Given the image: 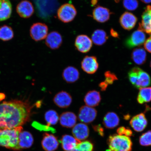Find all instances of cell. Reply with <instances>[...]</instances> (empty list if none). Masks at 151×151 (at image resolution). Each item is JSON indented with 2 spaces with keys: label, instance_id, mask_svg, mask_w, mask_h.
<instances>
[{
  "label": "cell",
  "instance_id": "cell-31",
  "mask_svg": "<svg viewBox=\"0 0 151 151\" xmlns=\"http://www.w3.org/2000/svg\"><path fill=\"white\" fill-rule=\"evenodd\" d=\"M14 37V32L9 26L4 25L0 27V39L4 41H9Z\"/></svg>",
  "mask_w": 151,
  "mask_h": 151
},
{
  "label": "cell",
  "instance_id": "cell-2",
  "mask_svg": "<svg viewBox=\"0 0 151 151\" xmlns=\"http://www.w3.org/2000/svg\"><path fill=\"white\" fill-rule=\"evenodd\" d=\"M23 129L22 126L13 129L0 130V146L15 150H19L18 146L19 134Z\"/></svg>",
  "mask_w": 151,
  "mask_h": 151
},
{
  "label": "cell",
  "instance_id": "cell-7",
  "mask_svg": "<svg viewBox=\"0 0 151 151\" xmlns=\"http://www.w3.org/2000/svg\"><path fill=\"white\" fill-rule=\"evenodd\" d=\"M97 114V110L93 107L83 106L79 109L78 119L83 123L90 124L95 119Z\"/></svg>",
  "mask_w": 151,
  "mask_h": 151
},
{
  "label": "cell",
  "instance_id": "cell-44",
  "mask_svg": "<svg viewBox=\"0 0 151 151\" xmlns=\"http://www.w3.org/2000/svg\"><path fill=\"white\" fill-rule=\"evenodd\" d=\"M97 0H92L91 1L92 4L93 5H96L97 2Z\"/></svg>",
  "mask_w": 151,
  "mask_h": 151
},
{
  "label": "cell",
  "instance_id": "cell-29",
  "mask_svg": "<svg viewBox=\"0 0 151 151\" xmlns=\"http://www.w3.org/2000/svg\"><path fill=\"white\" fill-rule=\"evenodd\" d=\"M137 100L141 104L151 101V87L139 88Z\"/></svg>",
  "mask_w": 151,
  "mask_h": 151
},
{
  "label": "cell",
  "instance_id": "cell-6",
  "mask_svg": "<svg viewBox=\"0 0 151 151\" xmlns=\"http://www.w3.org/2000/svg\"><path fill=\"white\" fill-rule=\"evenodd\" d=\"M48 30V26L46 24L37 22L31 26L30 30V35L33 40L40 41L46 38Z\"/></svg>",
  "mask_w": 151,
  "mask_h": 151
},
{
  "label": "cell",
  "instance_id": "cell-17",
  "mask_svg": "<svg viewBox=\"0 0 151 151\" xmlns=\"http://www.w3.org/2000/svg\"><path fill=\"white\" fill-rule=\"evenodd\" d=\"M112 14L109 9L99 5L93 9L92 16L98 22L104 23L109 20Z\"/></svg>",
  "mask_w": 151,
  "mask_h": 151
},
{
  "label": "cell",
  "instance_id": "cell-9",
  "mask_svg": "<svg viewBox=\"0 0 151 151\" xmlns=\"http://www.w3.org/2000/svg\"><path fill=\"white\" fill-rule=\"evenodd\" d=\"M75 45L78 51L86 53L89 51L92 46L91 39L87 35H80L76 39Z\"/></svg>",
  "mask_w": 151,
  "mask_h": 151
},
{
  "label": "cell",
  "instance_id": "cell-27",
  "mask_svg": "<svg viewBox=\"0 0 151 151\" xmlns=\"http://www.w3.org/2000/svg\"><path fill=\"white\" fill-rule=\"evenodd\" d=\"M131 58L137 65H141L146 62L147 54L145 49L142 47L134 49L131 54Z\"/></svg>",
  "mask_w": 151,
  "mask_h": 151
},
{
  "label": "cell",
  "instance_id": "cell-42",
  "mask_svg": "<svg viewBox=\"0 0 151 151\" xmlns=\"http://www.w3.org/2000/svg\"><path fill=\"white\" fill-rule=\"evenodd\" d=\"M5 95L4 93H0V101H3L5 98Z\"/></svg>",
  "mask_w": 151,
  "mask_h": 151
},
{
  "label": "cell",
  "instance_id": "cell-3",
  "mask_svg": "<svg viewBox=\"0 0 151 151\" xmlns=\"http://www.w3.org/2000/svg\"><path fill=\"white\" fill-rule=\"evenodd\" d=\"M107 144L109 151H131L132 142L129 137L114 134L109 136Z\"/></svg>",
  "mask_w": 151,
  "mask_h": 151
},
{
  "label": "cell",
  "instance_id": "cell-15",
  "mask_svg": "<svg viewBox=\"0 0 151 151\" xmlns=\"http://www.w3.org/2000/svg\"><path fill=\"white\" fill-rule=\"evenodd\" d=\"M63 39L61 34L57 31H52L46 38L45 43L47 46L52 50H57L61 46Z\"/></svg>",
  "mask_w": 151,
  "mask_h": 151
},
{
  "label": "cell",
  "instance_id": "cell-33",
  "mask_svg": "<svg viewBox=\"0 0 151 151\" xmlns=\"http://www.w3.org/2000/svg\"><path fill=\"white\" fill-rule=\"evenodd\" d=\"M139 142L141 146H151V131H149L142 135L139 139Z\"/></svg>",
  "mask_w": 151,
  "mask_h": 151
},
{
  "label": "cell",
  "instance_id": "cell-14",
  "mask_svg": "<svg viewBox=\"0 0 151 151\" xmlns=\"http://www.w3.org/2000/svg\"><path fill=\"white\" fill-rule=\"evenodd\" d=\"M42 146L46 151H54L58 149L59 142L57 137L53 135L48 133L43 134Z\"/></svg>",
  "mask_w": 151,
  "mask_h": 151
},
{
  "label": "cell",
  "instance_id": "cell-39",
  "mask_svg": "<svg viewBox=\"0 0 151 151\" xmlns=\"http://www.w3.org/2000/svg\"><path fill=\"white\" fill-rule=\"evenodd\" d=\"M93 127L94 131L97 132L101 136H103L104 135V129L101 125L93 126Z\"/></svg>",
  "mask_w": 151,
  "mask_h": 151
},
{
  "label": "cell",
  "instance_id": "cell-4",
  "mask_svg": "<svg viewBox=\"0 0 151 151\" xmlns=\"http://www.w3.org/2000/svg\"><path fill=\"white\" fill-rule=\"evenodd\" d=\"M77 14V11L74 5L70 3H65L61 5L57 12L58 19L64 23L72 21Z\"/></svg>",
  "mask_w": 151,
  "mask_h": 151
},
{
  "label": "cell",
  "instance_id": "cell-12",
  "mask_svg": "<svg viewBox=\"0 0 151 151\" xmlns=\"http://www.w3.org/2000/svg\"><path fill=\"white\" fill-rule=\"evenodd\" d=\"M55 104L61 108H66L70 106L72 102L70 94L65 91H61L57 93L53 99Z\"/></svg>",
  "mask_w": 151,
  "mask_h": 151
},
{
  "label": "cell",
  "instance_id": "cell-30",
  "mask_svg": "<svg viewBox=\"0 0 151 151\" xmlns=\"http://www.w3.org/2000/svg\"><path fill=\"white\" fill-rule=\"evenodd\" d=\"M45 119L47 125H55L59 120V117L55 111L50 109L47 111L45 114Z\"/></svg>",
  "mask_w": 151,
  "mask_h": 151
},
{
  "label": "cell",
  "instance_id": "cell-22",
  "mask_svg": "<svg viewBox=\"0 0 151 151\" xmlns=\"http://www.w3.org/2000/svg\"><path fill=\"white\" fill-rule=\"evenodd\" d=\"M150 84L151 78L150 75L139 68L134 87L139 89L150 86Z\"/></svg>",
  "mask_w": 151,
  "mask_h": 151
},
{
  "label": "cell",
  "instance_id": "cell-24",
  "mask_svg": "<svg viewBox=\"0 0 151 151\" xmlns=\"http://www.w3.org/2000/svg\"><path fill=\"white\" fill-rule=\"evenodd\" d=\"M119 118L116 113L109 112L104 116L103 124L108 129H113L119 125Z\"/></svg>",
  "mask_w": 151,
  "mask_h": 151
},
{
  "label": "cell",
  "instance_id": "cell-40",
  "mask_svg": "<svg viewBox=\"0 0 151 151\" xmlns=\"http://www.w3.org/2000/svg\"><path fill=\"white\" fill-rule=\"evenodd\" d=\"M108 85L107 84L105 81L100 83L99 86L102 91H105L106 90V88L108 86Z\"/></svg>",
  "mask_w": 151,
  "mask_h": 151
},
{
  "label": "cell",
  "instance_id": "cell-26",
  "mask_svg": "<svg viewBox=\"0 0 151 151\" xmlns=\"http://www.w3.org/2000/svg\"><path fill=\"white\" fill-rule=\"evenodd\" d=\"M12 12V6L9 0H0V22L10 17Z\"/></svg>",
  "mask_w": 151,
  "mask_h": 151
},
{
  "label": "cell",
  "instance_id": "cell-37",
  "mask_svg": "<svg viewBox=\"0 0 151 151\" xmlns=\"http://www.w3.org/2000/svg\"><path fill=\"white\" fill-rule=\"evenodd\" d=\"M116 132L119 135L126 136L128 137L132 136L133 134V133L131 129L124 127H119L117 129Z\"/></svg>",
  "mask_w": 151,
  "mask_h": 151
},
{
  "label": "cell",
  "instance_id": "cell-35",
  "mask_svg": "<svg viewBox=\"0 0 151 151\" xmlns=\"http://www.w3.org/2000/svg\"><path fill=\"white\" fill-rule=\"evenodd\" d=\"M32 126L36 129L40 131H50L53 133H55L56 130L53 128L48 125H44L37 122H34L32 124Z\"/></svg>",
  "mask_w": 151,
  "mask_h": 151
},
{
  "label": "cell",
  "instance_id": "cell-19",
  "mask_svg": "<svg viewBox=\"0 0 151 151\" xmlns=\"http://www.w3.org/2000/svg\"><path fill=\"white\" fill-rule=\"evenodd\" d=\"M62 77L65 82L68 83H73L78 81L80 78V73L76 68L69 66L64 70Z\"/></svg>",
  "mask_w": 151,
  "mask_h": 151
},
{
  "label": "cell",
  "instance_id": "cell-13",
  "mask_svg": "<svg viewBox=\"0 0 151 151\" xmlns=\"http://www.w3.org/2000/svg\"><path fill=\"white\" fill-rule=\"evenodd\" d=\"M137 21V18L134 15L129 12H124L119 19L121 26L126 30L130 31L135 27Z\"/></svg>",
  "mask_w": 151,
  "mask_h": 151
},
{
  "label": "cell",
  "instance_id": "cell-21",
  "mask_svg": "<svg viewBox=\"0 0 151 151\" xmlns=\"http://www.w3.org/2000/svg\"><path fill=\"white\" fill-rule=\"evenodd\" d=\"M33 142V136L29 132L22 131L20 132L18 137V146L20 150L30 148Z\"/></svg>",
  "mask_w": 151,
  "mask_h": 151
},
{
  "label": "cell",
  "instance_id": "cell-20",
  "mask_svg": "<svg viewBox=\"0 0 151 151\" xmlns=\"http://www.w3.org/2000/svg\"><path fill=\"white\" fill-rule=\"evenodd\" d=\"M60 124L63 127L67 128L73 127L76 124L77 117L71 112H63L59 118Z\"/></svg>",
  "mask_w": 151,
  "mask_h": 151
},
{
  "label": "cell",
  "instance_id": "cell-28",
  "mask_svg": "<svg viewBox=\"0 0 151 151\" xmlns=\"http://www.w3.org/2000/svg\"><path fill=\"white\" fill-rule=\"evenodd\" d=\"M108 38L106 32L102 29L95 30L91 36L92 42L97 46H101L104 44Z\"/></svg>",
  "mask_w": 151,
  "mask_h": 151
},
{
  "label": "cell",
  "instance_id": "cell-11",
  "mask_svg": "<svg viewBox=\"0 0 151 151\" xmlns=\"http://www.w3.org/2000/svg\"><path fill=\"white\" fill-rule=\"evenodd\" d=\"M138 29L151 35V6H147L143 12Z\"/></svg>",
  "mask_w": 151,
  "mask_h": 151
},
{
  "label": "cell",
  "instance_id": "cell-16",
  "mask_svg": "<svg viewBox=\"0 0 151 151\" xmlns=\"http://www.w3.org/2000/svg\"><path fill=\"white\" fill-rule=\"evenodd\" d=\"M148 122L144 113H141L134 116L130 121V124L136 132H141L147 126Z\"/></svg>",
  "mask_w": 151,
  "mask_h": 151
},
{
  "label": "cell",
  "instance_id": "cell-46",
  "mask_svg": "<svg viewBox=\"0 0 151 151\" xmlns=\"http://www.w3.org/2000/svg\"><path fill=\"white\" fill-rule=\"evenodd\" d=\"M150 67L151 68V61L150 63Z\"/></svg>",
  "mask_w": 151,
  "mask_h": 151
},
{
  "label": "cell",
  "instance_id": "cell-1",
  "mask_svg": "<svg viewBox=\"0 0 151 151\" xmlns=\"http://www.w3.org/2000/svg\"><path fill=\"white\" fill-rule=\"evenodd\" d=\"M33 107L27 101L19 100L0 104V130L14 129L29 121Z\"/></svg>",
  "mask_w": 151,
  "mask_h": 151
},
{
  "label": "cell",
  "instance_id": "cell-5",
  "mask_svg": "<svg viewBox=\"0 0 151 151\" xmlns=\"http://www.w3.org/2000/svg\"><path fill=\"white\" fill-rule=\"evenodd\" d=\"M146 40V35L144 32L138 29L126 39L124 45L126 48L131 49L142 46Z\"/></svg>",
  "mask_w": 151,
  "mask_h": 151
},
{
  "label": "cell",
  "instance_id": "cell-18",
  "mask_svg": "<svg viewBox=\"0 0 151 151\" xmlns=\"http://www.w3.org/2000/svg\"><path fill=\"white\" fill-rule=\"evenodd\" d=\"M73 134L76 139L81 141L85 140L89 134V129L87 126L83 123L76 124L72 129Z\"/></svg>",
  "mask_w": 151,
  "mask_h": 151
},
{
  "label": "cell",
  "instance_id": "cell-45",
  "mask_svg": "<svg viewBox=\"0 0 151 151\" xmlns=\"http://www.w3.org/2000/svg\"><path fill=\"white\" fill-rule=\"evenodd\" d=\"M120 0H114L115 2L116 3H118L119 2Z\"/></svg>",
  "mask_w": 151,
  "mask_h": 151
},
{
  "label": "cell",
  "instance_id": "cell-32",
  "mask_svg": "<svg viewBox=\"0 0 151 151\" xmlns=\"http://www.w3.org/2000/svg\"><path fill=\"white\" fill-rule=\"evenodd\" d=\"M93 145L88 141L81 142L75 148L71 151H93Z\"/></svg>",
  "mask_w": 151,
  "mask_h": 151
},
{
  "label": "cell",
  "instance_id": "cell-8",
  "mask_svg": "<svg viewBox=\"0 0 151 151\" xmlns=\"http://www.w3.org/2000/svg\"><path fill=\"white\" fill-rule=\"evenodd\" d=\"M99 67L97 58L94 56H86L81 62V68L85 72L93 74L97 70Z\"/></svg>",
  "mask_w": 151,
  "mask_h": 151
},
{
  "label": "cell",
  "instance_id": "cell-36",
  "mask_svg": "<svg viewBox=\"0 0 151 151\" xmlns=\"http://www.w3.org/2000/svg\"><path fill=\"white\" fill-rule=\"evenodd\" d=\"M104 75L105 78L104 81L108 85L113 84L115 81L118 80L116 75L110 71L106 72Z\"/></svg>",
  "mask_w": 151,
  "mask_h": 151
},
{
  "label": "cell",
  "instance_id": "cell-41",
  "mask_svg": "<svg viewBox=\"0 0 151 151\" xmlns=\"http://www.w3.org/2000/svg\"><path fill=\"white\" fill-rule=\"evenodd\" d=\"M111 34L113 36L115 37H118V34L113 29L111 30Z\"/></svg>",
  "mask_w": 151,
  "mask_h": 151
},
{
  "label": "cell",
  "instance_id": "cell-25",
  "mask_svg": "<svg viewBox=\"0 0 151 151\" xmlns=\"http://www.w3.org/2000/svg\"><path fill=\"white\" fill-rule=\"evenodd\" d=\"M81 142L69 135H63L61 139L62 148L65 151L72 150Z\"/></svg>",
  "mask_w": 151,
  "mask_h": 151
},
{
  "label": "cell",
  "instance_id": "cell-43",
  "mask_svg": "<svg viewBox=\"0 0 151 151\" xmlns=\"http://www.w3.org/2000/svg\"><path fill=\"white\" fill-rule=\"evenodd\" d=\"M140 1L145 4L151 3V0H140Z\"/></svg>",
  "mask_w": 151,
  "mask_h": 151
},
{
  "label": "cell",
  "instance_id": "cell-34",
  "mask_svg": "<svg viewBox=\"0 0 151 151\" xmlns=\"http://www.w3.org/2000/svg\"><path fill=\"white\" fill-rule=\"evenodd\" d=\"M123 4L124 8L127 10L134 11L138 7L139 1L138 0H124Z\"/></svg>",
  "mask_w": 151,
  "mask_h": 151
},
{
  "label": "cell",
  "instance_id": "cell-38",
  "mask_svg": "<svg viewBox=\"0 0 151 151\" xmlns=\"http://www.w3.org/2000/svg\"><path fill=\"white\" fill-rule=\"evenodd\" d=\"M144 47L145 50L151 53V35L145 41L144 43Z\"/></svg>",
  "mask_w": 151,
  "mask_h": 151
},
{
  "label": "cell",
  "instance_id": "cell-10",
  "mask_svg": "<svg viewBox=\"0 0 151 151\" xmlns=\"http://www.w3.org/2000/svg\"><path fill=\"white\" fill-rule=\"evenodd\" d=\"M17 12L19 16L22 18H30L34 13V8L32 4L27 0L21 1L17 6Z\"/></svg>",
  "mask_w": 151,
  "mask_h": 151
},
{
  "label": "cell",
  "instance_id": "cell-23",
  "mask_svg": "<svg viewBox=\"0 0 151 151\" xmlns=\"http://www.w3.org/2000/svg\"><path fill=\"white\" fill-rule=\"evenodd\" d=\"M101 97L100 92L96 90L90 91L86 94L84 102L86 106L94 107L99 105L101 101Z\"/></svg>",
  "mask_w": 151,
  "mask_h": 151
}]
</instances>
